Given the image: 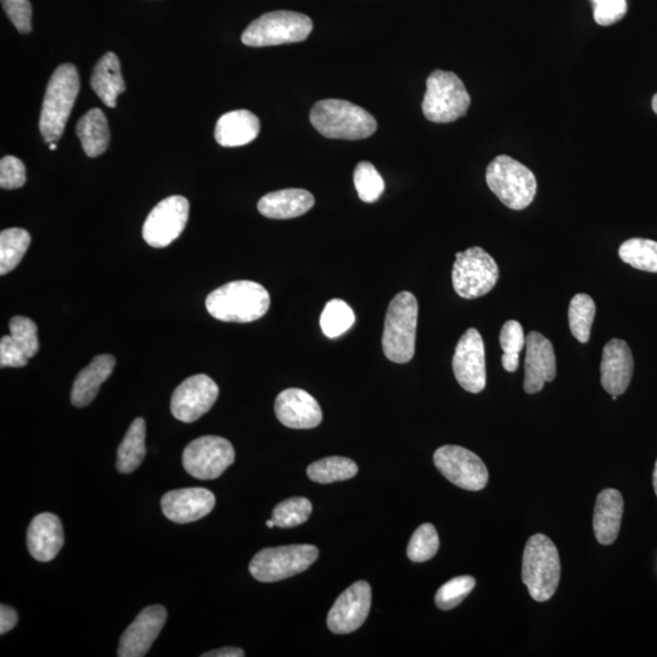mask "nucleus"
I'll return each instance as SVG.
<instances>
[{"mask_svg":"<svg viewBox=\"0 0 657 657\" xmlns=\"http://www.w3.org/2000/svg\"><path fill=\"white\" fill-rule=\"evenodd\" d=\"M372 606V588L365 581L353 583L336 599L328 615L329 630L348 634L358 630L369 615Z\"/></svg>","mask_w":657,"mask_h":657,"instance_id":"obj_16","label":"nucleus"},{"mask_svg":"<svg viewBox=\"0 0 657 657\" xmlns=\"http://www.w3.org/2000/svg\"><path fill=\"white\" fill-rule=\"evenodd\" d=\"M620 258L639 271L657 273V241L633 238L620 246Z\"/></svg>","mask_w":657,"mask_h":657,"instance_id":"obj_32","label":"nucleus"},{"mask_svg":"<svg viewBox=\"0 0 657 657\" xmlns=\"http://www.w3.org/2000/svg\"><path fill=\"white\" fill-rule=\"evenodd\" d=\"M235 451L226 438L202 436L190 442L183 452V466L199 480H215L234 463Z\"/></svg>","mask_w":657,"mask_h":657,"instance_id":"obj_11","label":"nucleus"},{"mask_svg":"<svg viewBox=\"0 0 657 657\" xmlns=\"http://www.w3.org/2000/svg\"><path fill=\"white\" fill-rule=\"evenodd\" d=\"M167 620V610L164 606H148L140 611L120 639V657H143L164 628Z\"/></svg>","mask_w":657,"mask_h":657,"instance_id":"obj_17","label":"nucleus"},{"mask_svg":"<svg viewBox=\"0 0 657 657\" xmlns=\"http://www.w3.org/2000/svg\"><path fill=\"white\" fill-rule=\"evenodd\" d=\"M453 372L460 386L470 393H480L487 383L484 339L474 328L465 331L454 352Z\"/></svg>","mask_w":657,"mask_h":657,"instance_id":"obj_14","label":"nucleus"},{"mask_svg":"<svg viewBox=\"0 0 657 657\" xmlns=\"http://www.w3.org/2000/svg\"><path fill=\"white\" fill-rule=\"evenodd\" d=\"M597 307L591 296L577 294L570 302L569 324L571 334L581 342L587 344L591 338V330Z\"/></svg>","mask_w":657,"mask_h":657,"instance_id":"obj_33","label":"nucleus"},{"mask_svg":"<svg viewBox=\"0 0 657 657\" xmlns=\"http://www.w3.org/2000/svg\"><path fill=\"white\" fill-rule=\"evenodd\" d=\"M50 150H55L56 149V144L55 143H50Z\"/></svg>","mask_w":657,"mask_h":657,"instance_id":"obj_50","label":"nucleus"},{"mask_svg":"<svg viewBox=\"0 0 657 657\" xmlns=\"http://www.w3.org/2000/svg\"><path fill=\"white\" fill-rule=\"evenodd\" d=\"M633 370V355L627 342L620 339L609 341L600 364L604 390L611 396L623 395L631 384Z\"/></svg>","mask_w":657,"mask_h":657,"instance_id":"obj_21","label":"nucleus"},{"mask_svg":"<svg viewBox=\"0 0 657 657\" xmlns=\"http://www.w3.org/2000/svg\"><path fill=\"white\" fill-rule=\"evenodd\" d=\"M623 516L622 494L608 488L599 493L594 509V533L598 542L610 546L619 536Z\"/></svg>","mask_w":657,"mask_h":657,"instance_id":"obj_25","label":"nucleus"},{"mask_svg":"<svg viewBox=\"0 0 657 657\" xmlns=\"http://www.w3.org/2000/svg\"><path fill=\"white\" fill-rule=\"evenodd\" d=\"M355 322V312L345 301L339 299L329 301L320 316V328L329 339L344 335Z\"/></svg>","mask_w":657,"mask_h":657,"instance_id":"obj_34","label":"nucleus"},{"mask_svg":"<svg viewBox=\"0 0 657 657\" xmlns=\"http://www.w3.org/2000/svg\"><path fill=\"white\" fill-rule=\"evenodd\" d=\"M318 557L319 550L312 544L266 548L251 560L249 570L257 581L278 582L306 571Z\"/></svg>","mask_w":657,"mask_h":657,"instance_id":"obj_9","label":"nucleus"},{"mask_svg":"<svg viewBox=\"0 0 657 657\" xmlns=\"http://www.w3.org/2000/svg\"><path fill=\"white\" fill-rule=\"evenodd\" d=\"M261 123L247 110L227 112L217 121L215 138L224 148H237L254 142L260 134Z\"/></svg>","mask_w":657,"mask_h":657,"instance_id":"obj_23","label":"nucleus"},{"mask_svg":"<svg viewBox=\"0 0 657 657\" xmlns=\"http://www.w3.org/2000/svg\"><path fill=\"white\" fill-rule=\"evenodd\" d=\"M26 353L11 338V335L3 336L0 340V365L2 368H22L28 363Z\"/></svg>","mask_w":657,"mask_h":657,"instance_id":"obj_44","label":"nucleus"},{"mask_svg":"<svg viewBox=\"0 0 657 657\" xmlns=\"http://www.w3.org/2000/svg\"><path fill=\"white\" fill-rule=\"evenodd\" d=\"M245 656L244 650L239 648H222L210 651L202 655V657H243Z\"/></svg>","mask_w":657,"mask_h":657,"instance_id":"obj_46","label":"nucleus"},{"mask_svg":"<svg viewBox=\"0 0 657 657\" xmlns=\"http://www.w3.org/2000/svg\"><path fill=\"white\" fill-rule=\"evenodd\" d=\"M504 355L502 357L503 368L509 373H514L519 368L520 353L526 346L524 329L516 320H509L503 325L499 335Z\"/></svg>","mask_w":657,"mask_h":657,"instance_id":"obj_35","label":"nucleus"},{"mask_svg":"<svg viewBox=\"0 0 657 657\" xmlns=\"http://www.w3.org/2000/svg\"><path fill=\"white\" fill-rule=\"evenodd\" d=\"M486 181L502 204L515 211L529 207L537 193L535 174L508 155H499L491 162Z\"/></svg>","mask_w":657,"mask_h":657,"instance_id":"obj_6","label":"nucleus"},{"mask_svg":"<svg viewBox=\"0 0 657 657\" xmlns=\"http://www.w3.org/2000/svg\"><path fill=\"white\" fill-rule=\"evenodd\" d=\"M26 183V167L18 157L5 156L0 161V187L19 189Z\"/></svg>","mask_w":657,"mask_h":657,"instance_id":"obj_41","label":"nucleus"},{"mask_svg":"<svg viewBox=\"0 0 657 657\" xmlns=\"http://www.w3.org/2000/svg\"><path fill=\"white\" fill-rule=\"evenodd\" d=\"M313 30L307 15L295 11L279 10L262 15L241 36L247 47H273L306 41Z\"/></svg>","mask_w":657,"mask_h":657,"instance_id":"obj_7","label":"nucleus"},{"mask_svg":"<svg viewBox=\"0 0 657 657\" xmlns=\"http://www.w3.org/2000/svg\"><path fill=\"white\" fill-rule=\"evenodd\" d=\"M80 92V77L75 66L63 64L50 77L43 100L39 129L47 143L59 140Z\"/></svg>","mask_w":657,"mask_h":657,"instance_id":"obj_5","label":"nucleus"},{"mask_svg":"<svg viewBox=\"0 0 657 657\" xmlns=\"http://www.w3.org/2000/svg\"><path fill=\"white\" fill-rule=\"evenodd\" d=\"M310 119L312 126L329 139H365L372 137L378 129V122L372 114L346 100L318 101L311 110Z\"/></svg>","mask_w":657,"mask_h":657,"instance_id":"obj_2","label":"nucleus"},{"mask_svg":"<svg viewBox=\"0 0 657 657\" xmlns=\"http://www.w3.org/2000/svg\"><path fill=\"white\" fill-rule=\"evenodd\" d=\"M31 235L25 229L10 228L0 233V274L14 271L26 255Z\"/></svg>","mask_w":657,"mask_h":657,"instance_id":"obj_30","label":"nucleus"},{"mask_svg":"<svg viewBox=\"0 0 657 657\" xmlns=\"http://www.w3.org/2000/svg\"><path fill=\"white\" fill-rule=\"evenodd\" d=\"M438 548H440V538H438L435 526L424 524L413 533L407 555L413 563H425L435 557Z\"/></svg>","mask_w":657,"mask_h":657,"instance_id":"obj_38","label":"nucleus"},{"mask_svg":"<svg viewBox=\"0 0 657 657\" xmlns=\"http://www.w3.org/2000/svg\"><path fill=\"white\" fill-rule=\"evenodd\" d=\"M653 110L655 111V114L657 115V93L654 95V98H653Z\"/></svg>","mask_w":657,"mask_h":657,"instance_id":"obj_48","label":"nucleus"},{"mask_svg":"<svg viewBox=\"0 0 657 657\" xmlns=\"http://www.w3.org/2000/svg\"><path fill=\"white\" fill-rule=\"evenodd\" d=\"M561 575L557 546L547 536L533 535L522 558V581L538 603L548 602L557 592Z\"/></svg>","mask_w":657,"mask_h":657,"instance_id":"obj_4","label":"nucleus"},{"mask_svg":"<svg viewBox=\"0 0 657 657\" xmlns=\"http://www.w3.org/2000/svg\"><path fill=\"white\" fill-rule=\"evenodd\" d=\"M64 546V529L58 516L43 513L35 516L27 530V548L33 559L48 563Z\"/></svg>","mask_w":657,"mask_h":657,"instance_id":"obj_22","label":"nucleus"},{"mask_svg":"<svg viewBox=\"0 0 657 657\" xmlns=\"http://www.w3.org/2000/svg\"><path fill=\"white\" fill-rule=\"evenodd\" d=\"M215 505V494L201 487L171 491L161 499L166 518L181 525L205 518Z\"/></svg>","mask_w":657,"mask_h":657,"instance_id":"obj_19","label":"nucleus"},{"mask_svg":"<svg viewBox=\"0 0 657 657\" xmlns=\"http://www.w3.org/2000/svg\"><path fill=\"white\" fill-rule=\"evenodd\" d=\"M271 296L265 286L237 280L213 290L206 299L207 311L226 323H251L266 316Z\"/></svg>","mask_w":657,"mask_h":657,"instance_id":"obj_1","label":"nucleus"},{"mask_svg":"<svg viewBox=\"0 0 657 657\" xmlns=\"http://www.w3.org/2000/svg\"><path fill=\"white\" fill-rule=\"evenodd\" d=\"M594 20L600 26H611L625 18L626 0H592Z\"/></svg>","mask_w":657,"mask_h":657,"instance_id":"obj_42","label":"nucleus"},{"mask_svg":"<svg viewBox=\"0 0 657 657\" xmlns=\"http://www.w3.org/2000/svg\"><path fill=\"white\" fill-rule=\"evenodd\" d=\"M76 134L87 156L97 157L104 154L110 143V129L104 112L99 109L89 110L78 121Z\"/></svg>","mask_w":657,"mask_h":657,"instance_id":"obj_28","label":"nucleus"},{"mask_svg":"<svg viewBox=\"0 0 657 657\" xmlns=\"http://www.w3.org/2000/svg\"><path fill=\"white\" fill-rule=\"evenodd\" d=\"M116 359L111 355H100L77 375L71 392V403L77 408L87 407L97 397L100 386L114 372Z\"/></svg>","mask_w":657,"mask_h":657,"instance_id":"obj_26","label":"nucleus"},{"mask_svg":"<svg viewBox=\"0 0 657 657\" xmlns=\"http://www.w3.org/2000/svg\"><path fill=\"white\" fill-rule=\"evenodd\" d=\"M476 586L474 577L459 576L446 582L438 589L435 602L438 609L452 610L462 604L463 600L473 591Z\"/></svg>","mask_w":657,"mask_h":657,"instance_id":"obj_39","label":"nucleus"},{"mask_svg":"<svg viewBox=\"0 0 657 657\" xmlns=\"http://www.w3.org/2000/svg\"><path fill=\"white\" fill-rule=\"evenodd\" d=\"M9 329L11 338L26 353L27 357H35L39 351L36 323L30 318L14 317L10 320Z\"/></svg>","mask_w":657,"mask_h":657,"instance_id":"obj_40","label":"nucleus"},{"mask_svg":"<svg viewBox=\"0 0 657 657\" xmlns=\"http://www.w3.org/2000/svg\"><path fill=\"white\" fill-rule=\"evenodd\" d=\"M275 415L290 429H314L323 420L322 408L316 398L301 389L280 392L275 400Z\"/></svg>","mask_w":657,"mask_h":657,"instance_id":"obj_20","label":"nucleus"},{"mask_svg":"<svg viewBox=\"0 0 657 657\" xmlns=\"http://www.w3.org/2000/svg\"><path fill=\"white\" fill-rule=\"evenodd\" d=\"M653 482H654V490H655L656 497H657V460H656V463H655Z\"/></svg>","mask_w":657,"mask_h":657,"instance_id":"obj_47","label":"nucleus"},{"mask_svg":"<svg viewBox=\"0 0 657 657\" xmlns=\"http://www.w3.org/2000/svg\"><path fill=\"white\" fill-rule=\"evenodd\" d=\"M419 305L412 292L393 297L387 310L383 334V351L393 363L412 361L417 340Z\"/></svg>","mask_w":657,"mask_h":657,"instance_id":"obj_3","label":"nucleus"},{"mask_svg":"<svg viewBox=\"0 0 657 657\" xmlns=\"http://www.w3.org/2000/svg\"><path fill=\"white\" fill-rule=\"evenodd\" d=\"M471 98L464 83L454 72L436 70L426 81L423 112L435 123L462 119L470 108Z\"/></svg>","mask_w":657,"mask_h":657,"instance_id":"obj_8","label":"nucleus"},{"mask_svg":"<svg viewBox=\"0 0 657 657\" xmlns=\"http://www.w3.org/2000/svg\"><path fill=\"white\" fill-rule=\"evenodd\" d=\"M353 181H355L359 199L368 202V204L378 201L384 193V179L370 162L363 161L357 165L355 174H353Z\"/></svg>","mask_w":657,"mask_h":657,"instance_id":"obj_37","label":"nucleus"},{"mask_svg":"<svg viewBox=\"0 0 657 657\" xmlns=\"http://www.w3.org/2000/svg\"><path fill=\"white\" fill-rule=\"evenodd\" d=\"M266 525L269 527V529H273V527H275V522L273 519H271L266 522Z\"/></svg>","mask_w":657,"mask_h":657,"instance_id":"obj_49","label":"nucleus"},{"mask_svg":"<svg viewBox=\"0 0 657 657\" xmlns=\"http://www.w3.org/2000/svg\"><path fill=\"white\" fill-rule=\"evenodd\" d=\"M440 473L466 491H481L488 484V470L479 456L459 446H442L434 454Z\"/></svg>","mask_w":657,"mask_h":657,"instance_id":"obj_12","label":"nucleus"},{"mask_svg":"<svg viewBox=\"0 0 657 657\" xmlns=\"http://www.w3.org/2000/svg\"><path fill=\"white\" fill-rule=\"evenodd\" d=\"M316 204L314 196L305 189H284L269 193L258 201L262 216L271 219H291L305 215Z\"/></svg>","mask_w":657,"mask_h":657,"instance_id":"obj_24","label":"nucleus"},{"mask_svg":"<svg viewBox=\"0 0 657 657\" xmlns=\"http://www.w3.org/2000/svg\"><path fill=\"white\" fill-rule=\"evenodd\" d=\"M146 424L143 418H137L129 426L127 434L117 451V470L121 474H131L143 463L146 454L145 447Z\"/></svg>","mask_w":657,"mask_h":657,"instance_id":"obj_29","label":"nucleus"},{"mask_svg":"<svg viewBox=\"0 0 657 657\" xmlns=\"http://www.w3.org/2000/svg\"><path fill=\"white\" fill-rule=\"evenodd\" d=\"M189 201L173 195L162 200L149 213L143 227V238L151 247L164 249L181 237L189 218Z\"/></svg>","mask_w":657,"mask_h":657,"instance_id":"obj_13","label":"nucleus"},{"mask_svg":"<svg viewBox=\"0 0 657 657\" xmlns=\"http://www.w3.org/2000/svg\"><path fill=\"white\" fill-rule=\"evenodd\" d=\"M219 396V389L210 376H190L174 390L171 400L173 417L183 423H194L211 411Z\"/></svg>","mask_w":657,"mask_h":657,"instance_id":"obj_15","label":"nucleus"},{"mask_svg":"<svg viewBox=\"0 0 657 657\" xmlns=\"http://www.w3.org/2000/svg\"><path fill=\"white\" fill-rule=\"evenodd\" d=\"M5 13L22 35L32 30V5L30 0H2Z\"/></svg>","mask_w":657,"mask_h":657,"instance_id":"obj_43","label":"nucleus"},{"mask_svg":"<svg viewBox=\"0 0 657 657\" xmlns=\"http://www.w3.org/2000/svg\"><path fill=\"white\" fill-rule=\"evenodd\" d=\"M312 503L305 497H294L279 503L273 510L275 526L282 529L300 526L310 519Z\"/></svg>","mask_w":657,"mask_h":657,"instance_id":"obj_36","label":"nucleus"},{"mask_svg":"<svg viewBox=\"0 0 657 657\" xmlns=\"http://www.w3.org/2000/svg\"><path fill=\"white\" fill-rule=\"evenodd\" d=\"M93 91L109 108H116L117 97L126 91L120 60L114 53H106L98 61L91 78Z\"/></svg>","mask_w":657,"mask_h":657,"instance_id":"obj_27","label":"nucleus"},{"mask_svg":"<svg viewBox=\"0 0 657 657\" xmlns=\"http://www.w3.org/2000/svg\"><path fill=\"white\" fill-rule=\"evenodd\" d=\"M499 268L493 257L481 247L459 252L453 265L452 283L463 299L485 296L497 285Z\"/></svg>","mask_w":657,"mask_h":657,"instance_id":"obj_10","label":"nucleus"},{"mask_svg":"<svg viewBox=\"0 0 657 657\" xmlns=\"http://www.w3.org/2000/svg\"><path fill=\"white\" fill-rule=\"evenodd\" d=\"M358 474V466L350 458L328 457L312 463L307 468V475L317 484H333L352 479Z\"/></svg>","mask_w":657,"mask_h":657,"instance_id":"obj_31","label":"nucleus"},{"mask_svg":"<svg viewBox=\"0 0 657 657\" xmlns=\"http://www.w3.org/2000/svg\"><path fill=\"white\" fill-rule=\"evenodd\" d=\"M557 376V358L552 342L537 331L526 336L524 390L529 395L541 392Z\"/></svg>","mask_w":657,"mask_h":657,"instance_id":"obj_18","label":"nucleus"},{"mask_svg":"<svg viewBox=\"0 0 657 657\" xmlns=\"http://www.w3.org/2000/svg\"><path fill=\"white\" fill-rule=\"evenodd\" d=\"M18 623V612L10 606L2 604L0 606V634H5L13 630Z\"/></svg>","mask_w":657,"mask_h":657,"instance_id":"obj_45","label":"nucleus"}]
</instances>
